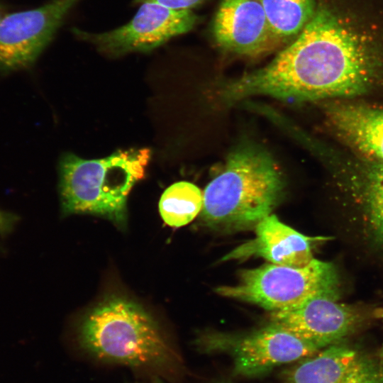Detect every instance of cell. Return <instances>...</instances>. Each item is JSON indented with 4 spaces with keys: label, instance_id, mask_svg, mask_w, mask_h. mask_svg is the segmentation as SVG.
I'll list each match as a JSON object with an SVG mask.
<instances>
[{
    "label": "cell",
    "instance_id": "obj_4",
    "mask_svg": "<svg viewBox=\"0 0 383 383\" xmlns=\"http://www.w3.org/2000/svg\"><path fill=\"white\" fill-rule=\"evenodd\" d=\"M215 291L272 311L294 308L318 296L338 300L341 295L336 267L316 258L304 267L270 263L244 270L236 284L221 286Z\"/></svg>",
    "mask_w": 383,
    "mask_h": 383
},
{
    "label": "cell",
    "instance_id": "obj_7",
    "mask_svg": "<svg viewBox=\"0 0 383 383\" xmlns=\"http://www.w3.org/2000/svg\"><path fill=\"white\" fill-rule=\"evenodd\" d=\"M81 0H49L5 13L0 21V74L31 67Z\"/></svg>",
    "mask_w": 383,
    "mask_h": 383
},
{
    "label": "cell",
    "instance_id": "obj_17",
    "mask_svg": "<svg viewBox=\"0 0 383 383\" xmlns=\"http://www.w3.org/2000/svg\"><path fill=\"white\" fill-rule=\"evenodd\" d=\"M204 0H133V4L139 5L144 2H155L167 7L179 10H192L201 4Z\"/></svg>",
    "mask_w": 383,
    "mask_h": 383
},
{
    "label": "cell",
    "instance_id": "obj_13",
    "mask_svg": "<svg viewBox=\"0 0 383 383\" xmlns=\"http://www.w3.org/2000/svg\"><path fill=\"white\" fill-rule=\"evenodd\" d=\"M365 162L362 182L354 188L353 197L364 236L383 255V165Z\"/></svg>",
    "mask_w": 383,
    "mask_h": 383
},
{
    "label": "cell",
    "instance_id": "obj_18",
    "mask_svg": "<svg viewBox=\"0 0 383 383\" xmlns=\"http://www.w3.org/2000/svg\"><path fill=\"white\" fill-rule=\"evenodd\" d=\"M5 12H4V6H2L1 4H0V21L1 20V18H3V16L5 15Z\"/></svg>",
    "mask_w": 383,
    "mask_h": 383
},
{
    "label": "cell",
    "instance_id": "obj_15",
    "mask_svg": "<svg viewBox=\"0 0 383 383\" xmlns=\"http://www.w3.org/2000/svg\"><path fill=\"white\" fill-rule=\"evenodd\" d=\"M203 201V192L198 187L189 182H178L162 193L159 211L167 225L182 227L192 221L201 212Z\"/></svg>",
    "mask_w": 383,
    "mask_h": 383
},
{
    "label": "cell",
    "instance_id": "obj_20",
    "mask_svg": "<svg viewBox=\"0 0 383 383\" xmlns=\"http://www.w3.org/2000/svg\"><path fill=\"white\" fill-rule=\"evenodd\" d=\"M156 383V382H155Z\"/></svg>",
    "mask_w": 383,
    "mask_h": 383
},
{
    "label": "cell",
    "instance_id": "obj_1",
    "mask_svg": "<svg viewBox=\"0 0 383 383\" xmlns=\"http://www.w3.org/2000/svg\"><path fill=\"white\" fill-rule=\"evenodd\" d=\"M284 188L272 155L257 145H241L204 189L200 220L219 231L255 227L279 204Z\"/></svg>",
    "mask_w": 383,
    "mask_h": 383
},
{
    "label": "cell",
    "instance_id": "obj_16",
    "mask_svg": "<svg viewBox=\"0 0 383 383\" xmlns=\"http://www.w3.org/2000/svg\"><path fill=\"white\" fill-rule=\"evenodd\" d=\"M343 383H383V360L361 355Z\"/></svg>",
    "mask_w": 383,
    "mask_h": 383
},
{
    "label": "cell",
    "instance_id": "obj_19",
    "mask_svg": "<svg viewBox=\"0 0 383 383\" xmlns=\"http://www.w3.org/2000/svg\"><path fill=\"white\" fill-rule=\"evenodd\" d=\"M379 357H380L381 359H383V345H382V348H381V350L379 351Z\"/></svg>",
    "mask_w": 383,
    "mask_h": 383
},
{
    "label": "cell",
    "instance_id": "obj_11",
    "mask_svg": "<svg viewBox=\"0 0 383 383\" xmlns=\"http://www.w3.org/2000/svg\"><path fill=\"white\" fill-rule=\"evenodd\" d=\"M336 135L365 161L383 165V109L355 102L326 107Z\"/></svg>",
    "mask_w": 383,
    "mask_h": 383
},
{
    "label": "cell",
    "instance_id": "obj_3",
    "mask_svg": "<svg viewBox=\"0 0 383 383\" xmlns=\"http://www.w3.org/2000/svg\"><path fill=\"white\" fill-rule=\"evenodd\" d=\"M150 148L119 150L101 159L62 155L59 164V193L64 215L88 213L127 226V200L133 186L145 177Z\"/></svg>",
    "mask_w": 383,
    "mask_h": 383
},
{
    "label": "cell",
    "instance_id": "obj_2",
    "mask_svg": "<svg viewBox=\"0 0 383 383\" xmlns=\"http://www.w3.org/2000/svg\"><path fill=\"white\" fill-rule=\"evenodd\" d=\"M77 339L94 357L133 367L166 369L177 357L155 318L121 294L105 296L82 316Z\"/></svg>",
    "mask_w": 383,
    "mask_h": 383
},
{
    "label": "cell",
    "instance_id": "obj_5",
    "mask_svg": "<svg viewBox=\"0 0 383 383\" xmlns=\"http://www.w3.org/2000/svg\"><path fill=\"white\" fill-rule=\"evenodd\" d=\"M126 23L109 30L92 32L72 29L78 40L91 45L100 54L117 58L131 53L154 51L172 38L190 31L198 17L192 10L174 9L144 2Z\"/></svg>",
    "mask_w": 383,
    "mask_h": 383
},
{
    "label": "cell",
    "instance_id": "obj_10",
    "mask_svg": "<svg viewBox=\"0 0 383 383\" xmlns=\"http://www.w3.org/2000/svg\"><path fill=\"white\" fill-rule=\"evenodd\" d=\"M255 237L231 250L222 261L262 257L272 264L304 267L314 257L313 244L326 237L305 235L283 223L274 214L262 219L255 227Z\"/></svg>",
    "mask_w": 383,
    "mask_h": 383
},
{
    "label": "cell",
    "instance_id": "obj_12",
    "mask_svg": "<svg viewBox=\"0 0 383 383\" xmlns=\"http://www.w3.org/2000/svg\"><path fill=\"white\" fill-rule=\"evenodd\" d=\"M361 355L340 343L309 356L288 374L289 383H343Z\"/></svg>",
    "mask_w": 383,
    "mask_h": 383
},
{
    "label": "cell",
    "instance_id": "obj_6",
    "mask_svg": "<svg viewBox=\"0 0 383 383\" xmlns=\"http://www.w3.org/2000/svg\"><path fill=\"white\" fill-rule=\"evenodd\" d=\"M201 345L206 351L228 353L235 375L253 377L275 367L313 355L321 349L282 328L270 324L243 334L206 335Z\"/></svg>",
    "mask_w": 383,
    "mask_h": 383
},
{
    "label": "cell",
    "instance_id": "obj_9",
    "mask_svg": "<svg viewBox=\"0 0 383 383\" xmlns=\"http://www.w3.org/2000/svg\"><path fill=\"white\" fill-rule=\"evenodd\" d=\"M212 31L220 48L243 56L265 55L282 43L274 33L259 0H222Z\"/></svg>",
    "mask_w": 383,
    "mask_h": 383
},
{
    "label": "cell",
    "instance_id": "obj_14",
    "mask_svg": "<svg viewBox=\"0 0 383 383\" xmlns=\"http://www.w3.org/2000/svg\"><path fill=\"white\" fill-rule=\"evenodd\" d=\"M259 1L274 33L282 43L300 33L316 7V0Z\"/></svg>",
    "mask_w": 383,
    "mask_h": 383
},
{
    "label": "cell",
    "instance_id": "obj_8",
    "mask_svg": "<svg viewBox=\"0 0 383 383\" xmlns=\"http://www.w3.org/2000/svg\"><path fill=\"white\" fill-rule=\"evenodd\" d=\"M270 323L311 343L321 350L340 343L357 329L366 318L355 306L318 296L289 309L272 311Z\"/></svg>",
    "mask_w": 383,
    "mask_h": 383
}]
</instances>
